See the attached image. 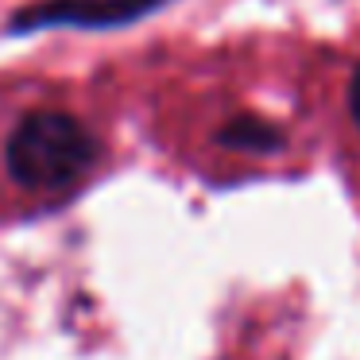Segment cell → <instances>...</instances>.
<instances>
[{
  "label": "cell",
  "instance_id": "1",
  "mask_svg": "<svg viewBox=\"0 0 360 360\" xmlns=\"http://www.w3.org/2000/svg\"><path fill=\"white\" fill-rule=\"evenodd\" d=\"M94 132L78 117L58 109H35L12 128L4 143L8 174L27 190H63L97 163Z\"/></svg>",
  "mask_w": 360,
  "mask_h": 360
},
{
  "label": "cell",
  "instance_id": "2",
  "mask_svg": "<svg viewBox=\"0 0 360 360\" xmlns=\"http://www.w3.org/2000/svg\"><path fill=\"white\" fill-rule=\"evenodd\" d=\"M171 0H35L12 12L8 32L12 35H32L43 27H120L159 12Z\"/></svg>",
  "mask_w": 360,
  "mask_h": 360
},
{
  "label": "cell",
  "instance_id": "3",
  "mask_svg": "<svg viewBox=\"0 0 360 360\" xmlns=\"http://www.w3.org/2000/svg\"><path fill=\"white\" fill-rule=\"evenodd\" d=\"M217 143L240 148V151H279L283 136H279V128L264 124V120H256V117H236L233 124H225L217 132Z\"/></svg>",
  "mask_w": 360,
  "mask_h": 360
},
{
  "label": "cell",
  "instance_id": "4",
  "mask_svg": "<svg viewBox=\"0 0 360 360\" xmlns=\"http://www.w3.org/2000/svg\"><path fill=\"white\" fill-rule=\"evenodd\" d=\"M349 112H352V120L360 124V70L352 74V86H349Z\"/></svg>",
  "mask_w": 360,
  "mask_h": 360
}]
</instances>
